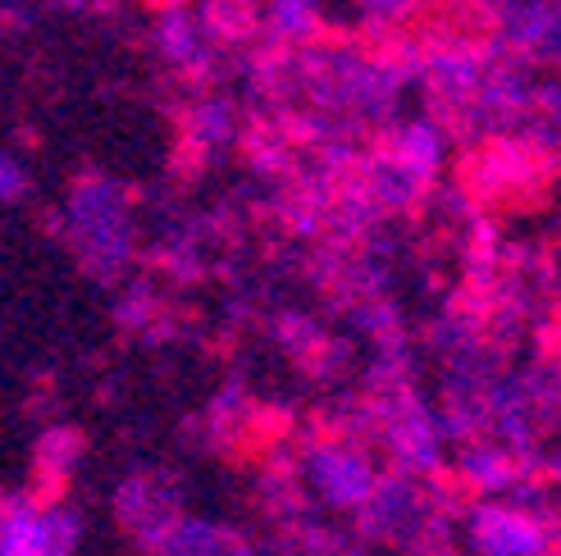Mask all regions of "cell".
Returning a JSON list of instances; mask_svg holds the SVG:
<instances>
[{
  "label": "cell",
  "instance_id": "4",
  "mask_svg": "<svg viewBox=\"0 0 561 556\" xmlns=\"http://www.w3.org/2000/svg\"><path fill=\"white\" fill-rule=\"evenodd\" d=\"M270 23H274V33H284V37H306L316 23V5L311 0H274Z\"/></svg>",
  "mask_w": 561,
  "mask_h": 556
},
{
  "label": "cell",
  "instance_id": "7",
  "mask_svg": "<svg viewBox=\"0 0 561 556\" xmlns=\"http://www.w3.org/2000/svg\"><path fill=\"white\" fill-rule=\"evenodd\" d=\"M160 46H164V55H170V60H183V55H187L196 42L187 37V23H183V19H170V23H164Z\"/></svg>",
  "mask_w": 561,
  "mask_h": 556
},
{
  "label": "cell",
  "instance_id": "8",
  "mask_svg": "<svg viewBox=\"0 0 561 556\" xmlns=\"http://www.w3.org/2000/svg\"><path fill=\"white\" fill-rule=\"evenodd\" d=\"M366 10H375V14H398V10H407L411 0H360Z\"/></svg>",
  "mask_w": 561,
  "mask_h": 556
},
{
  "label": "cell",
  "instance_id": "2",
  "mask_svg": "<svg viewBox=\"0 0 561 556\" xmlns=\"http://www.w3.org/2000/svg\"><path fill=\"white\" fill-rule=\"evenodd\" d=\"M316 479L329 488V497H343V502L370 493V470H366V461L352 456V452H343V448H324V452L316 456Z\"/></svg>",
  "mask_w": 561,
  "mask_h": 556
},
{
  "label": "cell",
  "instance_id": "3",
  "mask_svg": "<svg viewBox=\"0 0 561 556\" xmlns=\"http://www.w3.org/2000/svg\"><path fill=\"white\" fill-rule=\"evenodd\" d=\"M480 543L493 556H529L539 547V530L512 511H484L480 516Z\"/></svg>",
  "mask_w": 561,
  "mask_h": 556
},
{
  "label": "cell",
  "instance_id": "1",
  "mask_svg": "<svg viewBox=\"0 0 561 556\" xmlns=\"http://www.w3.org/2000/svg\"><path fill=\"white\" fill-rule=\"evenodd\" d=\"M73 547V520L42 516V511H14L0 534V556H69Z\"/></svg>",
  "mask_w": 561,
  "mask_h": 556
},
{
  "label": "cell",
  "instance_id": "6",
  "mask_svg": "<svg viewBox=\"0 0 561 556\" xmlns=\"http://www.w3.org/2000/svg\"><path fill=\"white\" fill-rule=\"evenodd\" d=\"M407 160H420L430 170V164L438 160V137L430 128H411L407 132Z\"/></svg>",
  "mask_w": 561,
  "mask_h": 556
},
{
  "label": "cell",
  "instance_id": "5",
  "mask_svg": "<svg viewBox=\"0 0 561 556\" xmlns=\"http://www.w3.org/2000/svg\"><path fill=\"white\" fill-rule=\"evenodd\" d=\"M23 187H27L23 160L10 155V151H0V201H19V197H23Z\"/></svg>",
  "mask_w": 561,
  "mask_h": 556
}]
</instances>
